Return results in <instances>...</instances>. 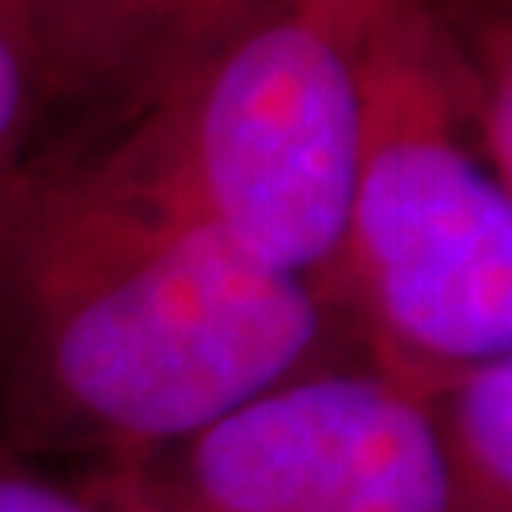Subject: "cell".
<instances>
[{"label": "cell", "mask_w": 512, "mask_h": 512, "mask_svg": "<svg viewBox=\"0 0 512 512\" xmlns=\"http://www.w3.org/2000/svg\"><path fill=\"white\" fill-rule=\"evenodd\" d=\"M281 0H16L46 145L137 126Z\"/></svg>", "instance_id": "5"}, {"label": "cell", "mask_w": 512, "mask_h": 512, "mask_svg": "<svg viewBox=\"0 0 512 512\" xmlns=\"http://www.w3.org/2000/svg\"><path fill=\"white\" fill-rule=\"evenodd\" d=\"M42 110L16 0H0V186L38 148Z\"/></svg>", "instance_id": "7"}, {"label": "cell", "mask_w": 512, "mask_h": 512, "mask_svg": "<svg viewBox=\"0 0 512 512\" xmlns=\"http://www.w3.org/2000/svg\"><path fill=\"white\" fill-rule=\"evenodd\" d=\"M448 512H512V357L467 368L429 395Z\"/></svg>", "instance_id": "6"}, {"label": "cell", "mask_w": 512, "mask_h": 512, "mask_svg": "<svg viewBox=\"0 0 512 512\" xmlns=\"http://www.w3.org/2000/svg\"><path fill=\"white\" fill-rule=\"evenodd\" d=\"M330 304L175 217L92 148L0 186V410L126 467L319 365Z\"/></svg>", "instance_id": "1"}, {"label": "cell", "mask_w": 512, "mask_h": 512, "mask_svg": "<svg viewBox=\"0 0 512 512\" xmlns=\"http://www.w3.org/2000/svg\"><path fill=\"white\" fill-rule=\"evenodd\" d=\"M361 145L346 300L372 365L429 399L512 357V194L482 156L452 38L433 0H349Z\"/></svg>", "instance_id": "2"}, {"label": "cell", "mask_w": 512, "mask_h": 512, "mask_svg": "<svg viewBox=\"0 0 512 512\" xmlns=\"http://www.w3.org/2000/svg\"><path fill=\"white\" fill-rule=\"evenodd\" d=\"M99 490L118 512H448L429 399L376 365L308 368Z\"/></svg>", "instance_id": "4"}, {"label": "cell", "mask_w": 512, "mask_h": 512, "mask_svg": "<svg viewBox=\"0 0 512 512\" xmlns=\"http://www.w3.org/2000/svg\"><path fill=\"white\" fill-rule=\"evenodd\" d=\"M357 145L349 0H281L164 107L76 148L334 308Z\"/></svg>", "instance_id": "3"}, {"label": "cell", "mask_w": 512, "mask_h": 512, "mask_svg": "<svg viewBox=\"0 0 512 512\" xmlns=\"http://www.w3.org/2000/svg\"><path fill=\"white\" fill-rule=\"evenodd\" d=\"M0 512H118L103 490L76 494L16 459L0 456Z\"/></svg>", "instance_id": "8"}]
</instances>
